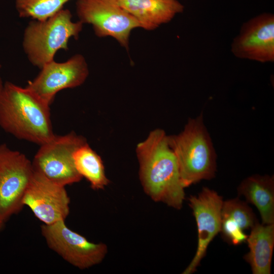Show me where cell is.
Instances as JSON below:
<instances>
[{
	"mask_svg": "<svg viewBox=\"0 0 274 274\" xmlns=\"http://www.w3.org/2000/svg\"><path fill=\"white\" fill-rule=\"evenodd\" d=\"M144 192L153 201L179 210L185 199L176 155L164 130L150 132L136 149Z\"/></svg>",
	"mask_w": 274,
	"mask_h": 274,
	"instance_id": "6da1fadb",
	"label": "cell"
},
{
	"mask_svg": "<svg viewBox=\"0 0 274 274\" xmlns=\"http://www.w3.org/2000/svg\"><path fill=\"white\" fill-rule=\"evenodd\" d=\"M49 106L26 87L7 82L0 95V125L18 139L41 145L55 135Z\"/></svg>",
	"mask_w": 274,
	"mask_h": 274,
	"instance_id": "7a4b0ae2",
	"label": "cell"
},
{
	"mask_svg": "<svg viewBox=\"0 0 274 274\" xmlns=\"http://www.w3.org/2000/svg\"><path fill=\"white\" fill-rule=\"evenodd\" d=\"M168 141L177 160L184 188L215 177L216 154L202 113L190 118L179 134L168 136Z\"/></svg>",
	"mask_w": 274,
	"mask_h": 274,
	"instance_id": "3957f363",
	"label": "cell"
},
{
	"mask_svg": "<svg viewBox=\"0 0 274 274\" xmlns=\"http://www.w3.org/2000/svg\"><path fill=\"white\" fill-rule=\"evenodd\" d=\"M83 23L73 22L68 9H61L44 20H33L26 27L22 46L28 59L41 69L54 60L57 51L68 50L69 40L77 39Z\"/></svg>",
	"mask_w": 274,
	"mask_h": 274,
	"instance_id": "277c9868",
	"label": "cell"
},
{
	"mask_svg": "<svg viewBox=\"0 0 274 274\" xmlns=\"http://www.w3.org/2000/svg\"><path fill=\"white\" fill-rule=\"evenodd\" d=\"M86 143L84 137L74 132L55 135L41 145L32 162L33 170L64 186L80 182L82 177L75 166L73 155Z\"/></svg>",
	"mask_w": 274,
	"mask_h": 274,
	"instance_id": "5b68a950",
	"label": "cell"
},
{
	"mask_svg": "<svg viewBox=\"0 0 274 274\" xmlns=\"http://www.w3.org/2000/svg\"><path fill=\"white\" fill-rule=\"evenodd\" d=\"M76 11L79 21L91 24L97 36L112 37L127 50L132 30L140 27L118 0H77Z\"/></svg>",
	"mask_w": 274,
	"mask_h": 274,
	"instance_id": "8992f818",
	"label": "cell"
},
{
	"mask_svg": "<svg viewBox=\"0 0 274 274\" xmlns=\"http://www.w3.org/2000/svg\"><path fill=\"white\" fill-rule=\"evenodd\" d=\"M33 172L32 162L24 154L0 145V216L4 222L24 207L23 198Z\"/></svg>",
	"mask_w": 274,
	"mask_h": 274,
	"instance_id": "52a82bcc",
	"label": "cell"
},
{
	"mask_svg": "<svg viewBox=\"0 0 274 274\" xmlns=\"http://www.w3.org/2000/svg\"><path fill=\"white\" fill-rule=\"evenodd\" d=\"M41 233L48 246L65 261L81 269L102 262L108 253L104 243H93L68 228L65 221L42 224Z\"/></svg>",
	"mask_w": 274,
	"mask_h": 274,
	"instance_id": "ba28073f",
	"label": "cell"
},
{
	"mask_svg": "<svg viewBox=\"0 0 274 274\" xmlns=\"http://www.w3.org/2000/svg\"><path fill=\"white\" fill-rule=\"evenodd\" d=\"M88 75L86 59L82 55L77 54L63 62L53 60L46 63L26 87L50 106L58 92L80 86Z\"/></svg>",
	"mask_w": 274,
	"mask_h": 274,
	"instance_id": "9c48e42d",
	"label": "cell"
},
{
	"mask_svg": "<svg viewBox=\"0 0 274 274\" xmlns=\"http://www.w3.org/2000/svg\"><path fill=\"white\" fill-rule=\"evenodd\" d=\"M70 203L65 186L33 172L23 204L28 207L39 220L46 225L65 221L70 213Z\"/></svg>",
	"mask_w": 274,
	"mask_h": 274,
	"instance_id": "30bf717a",
	"label": "cell"
},
{
	"mask_svg": "<svg viewBox=\"0 0 274 274\" xmlns=\"http://www.w3.org/2000/svg\"><path fill=\"white\" fill-rule=\"evenodd\" d=\"M238 58L261 63L274 61V15L264 13L245 22L231 44Z\"/></svg>",
	"mask_w": 274,
	"mask_h": 274,
	"instance_id": "8fae6325",
	"label": "cell"
},
{
	"mask_svg": "<svg viewBox=\"0 0 274 274\" xmlns=\"http://www.w3.org/2000/svg\"><path fill=\"white\" fill-rule=\"evenodd\" d=\"M188 200L197 226L198 244L193 258L183 274L196 271L206 255L209 245L220 232L223 202L221 196L208 187H203L197 196L191 195Z\"/></svg>",
	"mask_w": 274,
	"mask_h": 274,
	"instance_id": "7c38bea8",
	"label": "cell"
},
{
	"mask_svg": "<svg viewBox=\"0 0 274 274\" xmlns=\"http://www.w3.org/2000/svg\"><path fill=\"white\" fill-rule=\"evenodd\" d=\"M120 5L138 22L140 27L153 30L182 13L178 0H118Z\"/></svg>",
	"mask_w": 274,
	"mask_h": 274,
	"instance_id": "4fadbf2b",
	"label": "cell"
},
{
	"mask_svg": "<svg viewBox=\"0 0 274 274\" xmlns=\"http://www.w3.org/2000/svg\"><path fill=\"white\" fill-rule=\"evenodd\" d=\"M249 252L244 256L253 274H270L274 247V223L257 222L248 236Z\"/></svg>",
	"mask_w": 274,
	"mask_h": 274,
	"instance_id": "5bb4252c",
	"label": "cell"
},
{
	"mask_svg": "<svg viewBox=\"0 0 274 274\" xmlns=\"http://www.w3.org/2000/svg\"><path fill=\"white\" fill-rule=\"evenodd\" d=\"M238 193L258 210L263 224L274 223L273 176L254 175L245 179Z\"/></svg>",
	"mask_w": 274,
	"mask_h": 274,
	"instance_id": "9a60e30c",
	"label": "cell"
},
{
	"mask_svg": "<svg viewBox=\"0 0 274 274\" xmlns=\"http://www.w3.org/2000/svg\"><path fill=\"white\" fill-rule=\"evenodd\" d=\"M73 157L77 172L88 180L92 189H104L109 184L101 157L87 143L79 147L74 151Z\"/></svg>",
	"mask_w": 274,
	"mask_h": 274,
	"instance_id": "2e32d148",
	"label": "cell"
},
{
	"mask_svg": "<svg viewBox=\"0 0 274 274\" xmlns=\"http://www.w3.org/2000/svg\"><path fill=\"white\" fill-rule=\"evenodd\" d=\"M71 0H16L19 16L33 20H44L63 9Z\"/></svg>",
	"mask_w": 274,
	"mask_h": 274,
	"instance_id": "e0dca14e",
	"label": "cell"
},
{
	"mask_svg": "<svg viewBox=\"0 0 274 274\" xmlns=\"http://www.w3.org/2000/svg\"><path fill=\"white\" fill-rule=\"evenodd\" d=\"M221 218L231 219L243 230L252 228L258 222L252 209L238 198L223 202Z\"/></svg>",
	"mask_w": 274,
	"mask_h": 274,
	"instance_id": "ac0fdd59",
	"label": "cell"
},
{
	"mask_svg": "<svg viewBox=\"0 0 274 274\" xmlns=\"http://www.w3.org/2000/svg\"><path fill=\"white\" fill-rule=\"evenodd\" d=\"M220 232L224 241L233 245L246 242L248 236L237 224L228 218H221Z\"/></svg>",
	"mask_w": 274,
	"mask_h": 274,
	"instance_id": "d6986e66",
	"label": "cell"
},
{
	"mask_svg": "<svg viewBox=\"0 0 274 274\" xmlns=\"http://www.w3.org/2000/svg\"><path fill=\"white\" fill-rule=\"evenodd\" d=\"M5 223V222L4 221V220L2 219V218L0 216V230L4 227Z\"/></svg>",
	"mask_w": 274,
	"mask_h": 274,
	"instance_id": "ffe728a7",
	"label": "cell"
},
{
	"mask_svg": "<svg viewBox=\"0 0 274 274\" xmlns=\"http://www.w3.org/2000/svg\"><path fill=\"white\" fill-rule=\"evenodd\" d=\"M1 65H0V68H1ZM4 87V85H3L2 80L0 78V95L2 92L3 89Z\"/></svg>",
	"mask_w": 274,
	"mask_h": 274,
	"instance_id": "44dd1931",
	"label": "cell"
}]
</instances>
